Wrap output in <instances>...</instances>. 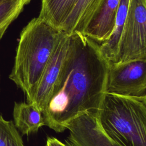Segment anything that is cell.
Segmentation results:
<instances>
[{
    "label": "cell",
    "instance_id": "obj_4",
    "mask_svg": "<svg viewBox=\"0 0 146 146\" xmlns=\"http://www.w3.org/2000/svg\"><path fill=\"white\" fill-rule=\"evenodd\" d=\"M146 59V0H130L114 63Z\"/></svg>",
    "mask_w": 146,
    "mask_h": 146
},
{
    "label": "cell",
    "instance_id": "obj_17",
    "mask_svg": "<svg viewBox=\"0 0 146 146\" xmlns=\"http://www.w3.org/2000/svg\"><path fill=\"white\" fill-rule=\"evenodd\" d=\"M29 1H30H30H31V0H29Z\"/></svg>",
    "mask_w": 146,
    "mask_h": 146
},
{
    "label": "cell",
    "instance_id": "obj_6",
    "mask_svg": "<svg viewBox=\"0 0 146 146\" xmlns=\"http://www.w3.org/2000/svg\"><path fill=\"white\" fill-rule=\"evenodd\" d=\"M69 44V35L63 33L36 86L26 95L27 103L36 106L42 113L52 96L61 74Z\"/></svg>",
    "mask_w": 146,
    "mask_h": 146
},
{
    "label": "cell",
    "instance_id": "obj_8",
    "mask_svg": "<svg viewBox=\"0 0 146 146\" xmlns=\"http://www.w3.org/2000/svg\"><path fill=\"white\" fill-rule=\"evenodd\" d=\"M120 1L104 0L83 34L99 44L107 40L114 29Z\"/></svg>",
    "mask_w": 146,
    "mask_h": 146
},
{
    "label": "cell",
    "instance_id": "obj_13",
    "mask_svg": "<svg viewBox=\"0 0 146 146\" xmlns=\"http://www.w3.org/2000/svg\"><path fill=\"white\" fill-rule=\"evenodd\" d=\"M29 2V0H0V40Z\"/></svg>",
    "mask_w": 146,
    "mask_h": 146
},
{
    "label": "cell",
    "instance_id": "obj_9",
    "mask_svg": "<svg viewBox=\"0 0 146 146\" xmlns=\"http://www.w3.org/2000/svg\"><path fill=\"white\" fill-rule=\"evenodd\" d=\"M79 0H42L38 17L63 33Z\"/></svg>",
    "mask_w": 146,
    "mask_h": 146
},
{
    "label": "cell",
    "instance_id": "obj_3",
    "mask_svg": "<svg viewBox=\"0 0 146 146\" xmlns=\"http://www.w3.org/2000/svg\"><path fill=\"white\" fill-rule=\"evenodd\" d=\"M97 118L106 134L120 146H146V96L105 92Z\"/></svg>",
    "mask_w": 146,
    "mask_h": 146
},
{
    "label": "cell",
    "instance_id": "obj_14",
    "mask_svg": "<svg viewBox=\"0 0 146 146\" xmlns=\"http://www.w3.org/2000/svg\"><path fill=\"white\" fill-rule=\"evenodd\" d=\"M0 146H25L13 121L4 119L0 113Z\"/></svg>",
    "mask_w": 146,
    "mask_h": 146
},
{
    "label": "cell",
    "instance_id": "obj_2",
    "mask_svg": "<svg viewBox=\"0 0 146 146\" xmlns=\"http://www.w3.org/2000/svg\"><path fill=\"white\" fill-rule=\"evenodd\" d=\"M62 34L38 17L22 29L9 78L25 95L39 82Z\"/></svg>",
    "mask_w": 146,
    "mask_h": 146
},
{
    "label": "cell",
    "instance_id": "obj_11",
    "mask_svg": "<svg viewBox=\"0 0 146 146\" xmlns=\"http://www.w3.org/2000/svg\"><path fill=\"white\" fill-rule=\"evenodd\" d=\"M104 0H79L65 26L63 33L83 34L98 12Z\"/></svg>",
    "mask_w": 146,
    "mask_h": 146
},
{
    "label": "cell",
    "instance_id": "obj_16",
    "mask_svg": "<svg viewBox=\"0 0 146 146\" xmlns=\"http://www.w3.org/2000/svg\"><path fill=\"white\" fill-rule=\"evenodd\" d=\"M66 144H67V145L68 146H72V145H71V144H70L68 143H67V142H66Z\"/></svg>",
    "mask_w": 146,
    "mask_h": 146
},
{
    "label": "cell",
    "instance_id": "obj_1",
    "mask_svg": "<svg viewBox=\"0 0 146 146\" xmlns=\"http://www.w3.org/2000/svg\"><path fill=\"white\" fill-rule=\"evenodd\" d=\"M108 68L97 42L82 33L69 34L61 74L42 112L45 125L62 132L70 121L83 113L97 115Z\"/></svg>",
    "mask_w": 146,
    "mask_h": 146
},
{
    "label": "cell",
    "instance_id": "obj_7",
    "mask_svg": "<svg viewBox=\"0 0 146 146\" xmlns=\"http://www.w3.org/2000/svg\"><path fill=\"white\" fill-rule=\"evenodd\" d=\"M70 135L66 141L72 146H120L101 127L97 115L83 113L66 125Z\"/></svg>",
    "mask_w": 146,
    "mask_h": 146
},
{
    "label": "cell",
    "instance_id": "obj_5",
    "mask_svg": "<svg viewBox=\"0 0 146 146\" xmlns=\"http://www.w3.org/2000/svg\"><path fill=\"white\" fill-rule=\"evenodd\" d=\"M105 92L123 96H146V59L109 65Z\"/></svg>",
    "mask_w": 146,
    "mask_h": 146
},
{
    "label": "cell",
    "instance_id": "obj_15",
    "mask_svg": "<svg viewBox=\"0 0 146 146\" xmlns=\"http://www.w3.org/2000/svg\"><path fill=\"white\" fill-rule=\"evenodd\" d=\"M46 146H68L63 144L55 137H48L46 141Z\"/></svg>",
    "mask_w": 146,
    "mask_h": 146
},
{
    "label": "cell",
    "instance_id": "obj_12",
    "mask_svg": "<svg viewBox=\"0 0 146 146\" xmlns=\"http://www.w3.org/2000/svg\"><path fill=\"white\" fill-rule=\"evenodd\" d=\"M130 0H121L118 8L113 32L107 40L99 44L100 51L109 65L116 59L123 26L127 15Z\"/></svg>",
    "mask_w": 146,
    "mask_h": 146
},
{
    "label": "cell",
    "instance_id": "obj_10",
    "mask_svg": "<svg viewBox=\"0 0 146 146\" xmlns=\"http://www.w3.org/2000/svg\"><path fill=\"white\" fill-rule=\"evenodd\" d=\"M13 116V123L22 135L36 132L41 127L45 125L42 113L30 103L15 102Z\"/></svg>",
    "mask_w": 146,
    "mask_h": 146
}]
</instances>
